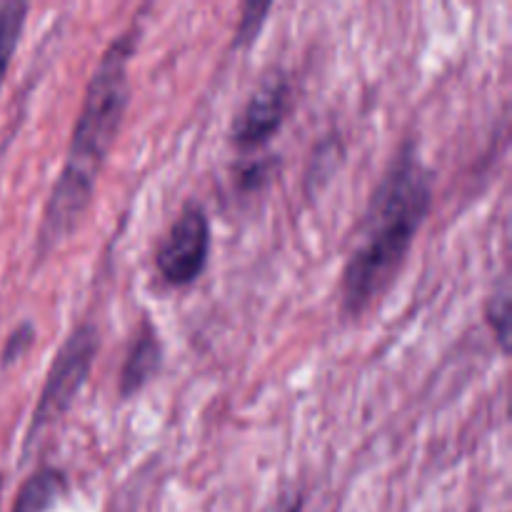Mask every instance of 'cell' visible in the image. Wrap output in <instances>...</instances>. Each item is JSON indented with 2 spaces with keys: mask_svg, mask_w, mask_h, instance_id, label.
<instances>
[{
  "mask_svg": "<svg viewBox=\"0 0 512 512\" xmlns=\"http://www.w3.org/2000/svg\"><path fill=\"white\" fill-rule=\"evenodd\" d=\"M433 208V173L413 145H405L380 178L360 218L340 275V305L355 318L398 278Z\"/></svg>",
  "mask_w": 512,
  "mask_h": 512,
  "instance_id": "cell-1",
  "label": "cell"
},
{
  "mask_svg": "<svg viewBox=\"0 0 512 512\" xmlns=\"http://www.w3.org/2000/svg\"><path fill=\"white\" fill-rule=\"evenodd\" d=\"M138 43V30L128 28L105 48L85 88L83 105L70 135L63 170L50 190L38 233L40 253L58 248L83 220L105 158L113 148L128 108V65Z\"/></svg>",
  "mask_w": 512,
  "mask_h": 512,
  "instance_id": "cell-2",
  "label": "cell"
},
{
  "mask_svg": "<svg viewBox=\"0 0 512 512\" xmlns=\"http://www.w3.org/2000/svg\"><path fill=\"white\" fill-rule=\"evenodd\" d=\"M100 350V335L93 323H80L73 333L60 345L58 355L48 370L43 390H40L38 405H35L30 433H40L48 425L58 423L60 415L68 413L73 400L88 383V375L93 370L95 355Z\"/></svg>",
  "mask_w": 512,
  "mask_h": 512,
  "instance_id": "cell-3",
  "label": "cell"
},
{
  "mask_svg": "<svg viewBox=\"0 0 512 512\" xmlns=\"http://www.w3.org/2000/svg\"><path fill=\"white\" fill-rule=\"evenodd\" d=\"M210 258V220L203 205L188 203L165 233L155 253L160 278L173 288L193 285Z\"/></svg>",
  "mask_w": 512,
  "mask_h": 512,
  "instance_id": "cell-4",
  "label": "cell"
},
{
  "mask_svg": "<svg viewBox=\"0 0 512 512\" xmlns=\"http://www.w3.org/2000/svg\"><path fill=\"white\" fill-rule=\"evenodd\" d=\"M290 110V83L285 73L270 70L258 88L253 90L250 100L240 115L235 118L230 138L240 150H253L258 145L268 143L280 125L285 123V115Z\"/></svg>",
  "mask_w": 512,
  "mask_h": 512,
  "instance_id": "cell-5",
  "label": "cell"
},
{
  "mask_svg": "<svg viewBox=\"0 0 512 512\" xmlns=\"http://www.w3.org/2000/svg\"><path fill=\"white\" fill-rule=\"evenodd\" d=\"M160 365H163V343H160L155 328L145 323L135 335L123 370H120V395L130 398V395L140 393L158 375Z\"/></svg>",
  "mask_w": 512,
  "mask_h": 512,
  "instance_id": "cell-6",
  "label": "cell"
},
{
  "mask_svg": "<svg viewBox=\"0 0 512 512\" xmlns=\"http://www.w3.org/2000/svg\"><path fill=\"white\" fill-rule=\"evenodd\" d=\"M65 475L58 468H40L20 488L13 512H48L65 493Z\"/></svg>",
  "mask_w": 512,
  "mask_h": 512,
  "instance_id": "cell-7",
  "label": "cell"
},
{
  "mask_svg": "<svg viewBox=\"0 0 512 512\" xmlns=\"http://www.w3.org/2000/svg\"><path fill=\"white\" fill-rule=\"evenodd\" d=\"M30 5L23 0H0V88L8 75L10 60L18 50Z\"/></svg>",
  "mask_w": 512,
  "mask_h": 512,
  "instance_id": "cell-8",
  "label": "cell"
},
{
  "mask_svg": "<svg viewBox=\"0 0 512 512\" xmlns=\"http://www.w3.org/2000/svg\"><path fill=\"white\" fill-rule=\"evenodd\" d=\"M488 325L490 330L495 333V338H498L500 348L508 350V343H510V293H508V283H500V288L495 290L493 298H490L488 303Z\"/></svg>",
  "mask_w": 512,
  "mask_h": 512,
  "instance_id": "cell-9",
  "label": "cell"
},
{
  "mask_svg": "<svg viewBox=\"0 0 512 512\" xmlns=\"http://www.w3.org/2000/svg\"><path fill=\"white\" fill-rule=\"evenodd\" d=\"M270 13V3H245L243 15H240L238 33H235V45H250L255 43L258 33L263 30L265 18Z\"/></svg>",
  "mask_w": 512,
  "mask_h": 512,
  "instance_id": "cell-10",
  "label": "cell"
},
{
  "mask_svg": "<svg viewBox=\"0 0 512 512\" xmlns=\"http://www.w3.org/2000/svg\"><path fill=\"white\" fill-rule=\"evenodd\" d=\"M33 338H35V328L30 323H23L18 325V328L13 330V335L8 338V343H5V350H3V363H13L15 358H20V355L25 353V350L33 345Z\"/></svg>",
  "mask_w": 512,
  "mask_h": 512,
  "instance_id": "cell-11",
  "label": "cell"
},
{
  "mask_svg": "<svg viewBox=\"0 0 512 512\" xmlns=\"http://www.w3.org/2000/svg\"><path fill=\"white\" fill-rule=\"evenodd\" d=\"M300 510H303V500H300V498H290L288 503H285L278 512H300Z\"/></svg>",
  "mask_w": 512,
  "mask_h": 512,
  "instance_id": "cell-12",
  "label": "cell"
}]
</instances>
